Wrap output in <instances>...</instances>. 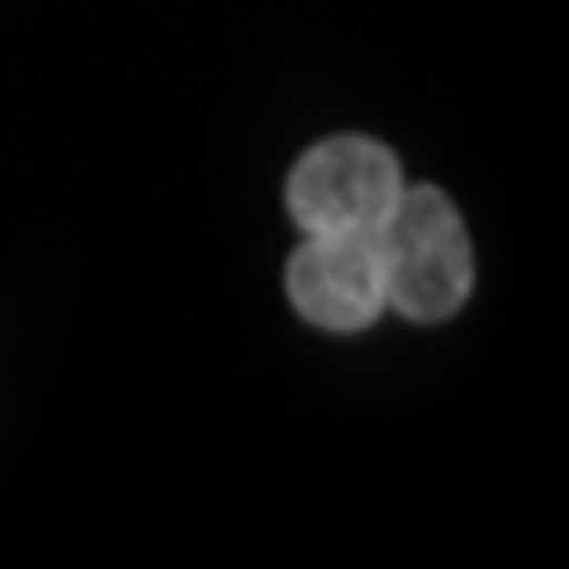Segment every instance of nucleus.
Wrapping results in <instances>:
<instances>
[{
  "label": "nucleus",
  "mask_w": 569,
  "mask_h": 569,
  "mask_svg": "<svg viewBox=\"0 0 569 569\" xmlns=\"http://www.w3.org/2000/svg\"><path fill=\"white\" fill-rule=\"evenodd\" d=\"M403 186V167L385 142L342 133L295 162L284 181V209L305 238H366L380 233Z\"/></svg>",
  "instance_id": "nucleus-2"
},
{
  "label": "nucleus",
  "mask_w": 569,
  "mask_h": 569,
  "mask_svg": "<svg viewBox=\"0 0 569 569\" xmlns=\"http://www.w3.org/2000/svg\"><path fill=\"white\" fill-rule=\"evenodd\" d=\"M284 295L295 313L323 332H366L385 318L380 242L366 238H305L284 261Z\"/></svg>",
  "instance_id": "nucleus-3"
},
{
  "label": "nucleus",
  "mask_w": 569,
  "mask_h": 569,
  "mask_svg": "<svg viewBox=\"0 0 569 569\" xmlns=\"http://www.w3.org/2000/svg\"><path fill=\"white\" fill-rule=\"evenodd\" d=\"M376 242L385 271V313H399L408 323H441L470 299L475 247L447 190L403 186Z\"/></svg>",
  "instance_id": "nucleus-1"
}]
</instances>
